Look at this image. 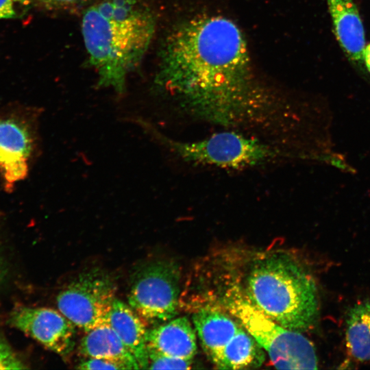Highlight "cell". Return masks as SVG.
Instances as JSON below:
<instances>
[{"mask_svg":"<svg viewBox=\"0 0 370 370\" xmlns=\"http://www.w3.org/2000/svg\"><path fill=\"white\" fill-rule=\"evenodd\" d=\"M157 84L195 120L226 127L270 125L280 108L256 79L238 27L221 16L180 25L162 51Z\"/></svg>","mask_w":370,"mask_h":370,"instance_id":"1","label":"cell"},{"mask_svg":"<svg viewBox=\"0 0 370 370\" xmlns=\"http://www.w3.org/2000/svg\"><path fill=\"white\" fill-rule=\"evenodd\" d=\"M155 25L152 14L137 0H102L85 11L82 34L99 86L124 92L128 74L151 43Z\"/></svg>","mask_w":370,"mask_h":370,"instance_id":"2","label":"cell"},{"mask_svg":"<svg viewBox=\"0 0 370 370\" xmlns=\"http://www.w3.org/2000/svg\"><path fill=\"white\" fill-rule=\"evenodd\" d=\"M248 299L283 327L302 332L318 317L315 283L291 257L272 254L256 261L247 279Z\"/></svg>","mask_w":370,"mask_h":370,"instance_id":"3","label":"cell"},{"mask_svg":"<svg viewBox=\"0 0 370 370\" xmlns=\"http://www.w3.org/2000/svg\"><path fill=\"white\" fill-rule=\"evenodd\" d=\"M153 134L183 161L193 165L239 170L256 167L282 156L278 149L233 130L193 141H177L154 130Z\"/></svg>","mask_w":370,"mask_h":370,"instance_id":"4","label":"cell"},{"mask_svg":"<svg viewBox=\"0 0 370 370\" xmlns=\"http://www.w3.org/2000/svg\"><path fill=\"white\" fill-rule=\"evenodd\" d=\"M227 304L231 314L267 352L276 369H317L314 347L300 332L278 324L240 295L232 297Z\"/></svg>","mask_w":370,"mask_h":370,"instance_id":"5","label":"cell"},{"mask_svg":"<svg viewBox=\"0 0 370 370\" xmlns=\"http://www.w3.org/2000/svg\"><path fill=\"white\" fill-rule=\"evenodd\" d=\"M180 282V273L173 262H146L131 275L128 304L145 323L169 321L177 313Z\"/></svg>","mask_w":370,"mask_h":370,"instance_id":"6","label":"cell"},{"mask_svg":"<svg viewBox=\"0 0 370 370\" xmlns=\"http://www.w3.org/2000/svg\"><path fill=\"white\" fill-rule=\"evenodd\" d=\"M116 292L112 278L94 267L79 273L59 293L57 306L76 327L88 332L109 322Z\"/></svg>","mask_w":370,"mask_h":370,"instance_id":"7","label":"cell"},{"mask_svg":"<svg viewBox=\"0 0 370 370\" xmlns=\"http://www.w3.org/2000/svg\"><path fill=\"white\" fill-rule=\"evenodd\" d=\"M36 147V132L25 113L0 112V175L11 190L24 180Z\"/></svg>","mask_w":370,"mask_h":370,"instance_id":"8","label":"cell"},{"mask_svg":"<svg viewBox=\"0 0 370 370\" xmlns=\"http://www.w3.org/2000/svg\"><path fill=\"white\" fill-rule=\"evenodd\" d=\"M12 326L47 349L65 357L75 344V325L60 310L45 307L21 306L10 314Z\"/></svg>","mask_w":370,"mask_h":370,"instance_id":"9","label":"cell"},{"mask_svg":"<svg viewBox=\"0 0 370 370\" xmlns=\"http://www.w3.org/2000/svg\"><path fill=\"white\" fill-rule=\"evenodd\" d=\"M147 345L162 354L188 360H193L197 352L195 330L186 317L147 330Z\"/></svg>","mask_w":370,"mask_h":370,"instance_id":"10","label":"cell"},{"mask_svg":"<svg viewBox=\"0 0 370 370\" xmlns=\"http://www.w3.org/2000/svg\"><path fill=\"white\" fill-rule=\"evenodd\" d=\"M109 323L136 358L140 369H148L147 329L145 321L130 305L116 297L110 312Z\"/></svg>","mask_w":370,"mask_h":370,"instance_id":"11","label":"cell"},{"mask_svg":"<svg viewBox=\"0 0 370 370\" xmlns=\"http://www.w3.org/2000/svg\"><path fill=\"white\" fill-rule=\"evenodd\" d=\"M193 321L206 355L216 367L224 347L241 327L229 316L211 309L195 312Z\"/></svg>","mask_w":370,"mask_h":370,"instance_id":"12","label":"cell"},{"mask_svg":"<svg viewBox=\"0 0 370 370\" xmlns=\"http://www.w3.org/2000/svg\"><path fill=\"white\" fill-rule=\"evenodd\" d=\"M336 38L353 61L363 59L365 34L362 23L352 0H327Z\"/></svg>","mask_w":370,"mask_h":370,"instance_id":"13","label":"cell"},{"mask_svg":"<svg viewBox=\"0 0 370 370\" xmlns=\"http://www.w3.org/2000/svg\"><path fill=\"white\" fill-rule=\"evenodd\" d=\"M79 352L87 358H103L119 362L127 369H140L136 358L123 345L109 322L86 332L80 341Z\"/></svg>","mask_w":370,"mask_h":370,"instance_id":"14","label":"cell"},{"mask_svg":"<svg viewBox=\"0 0 370 370\" xmlns=\"http://www.w3.org/2000/svg\"><path fill=\"white\" fill-rule=\"evenodd\" d=\"M264 354L261 346L242 328L224 347L216 365L220 369H254L261 366Z\"/></svg>","mask_w":370,"mask_h":370,"instance_id":"15","label":"cell"},{"mask_svg":"<svg viewBox=\"0 0 370 370\" xmlns=\"http://www.w3.org/2000/svg\"><path fill=\"white\" fill-rule=\"evenodd\" d=\"M346 344L354 358L370 360V301L356 304L349 311Z\"/></svg>","mask_w":370,"mask_h":370,"instance_id":"16","label":"cell"},{"mask_svg":"<svg viewBox=\"0 0 370 370\" xmlns=\"http://www.w3.org/2000/svg\"><path fill=\"white\" fill-rule=\"evenodd\" d=\"M147 350L149 369H188L193 363V360L169 356L151 348Z\"/></svg>","mask_w":370,"mask_h":370,"instance_id":"17","label":"cell"},{"mask_svg":"<svg viewBox=\"0 0 370 370\" xmlns=\"http://www.w3.org/2000/svg\"><path fill=\"white\" fill-rule=\"evenodd\" d=\"M27 369L7 341L0 336V369Z\"/></svg>","mask_w":370,"mask_h":370,"instance_id":"18","label":"cell"},{"mask_svg":"<svg viewBox=\"0 0 370 370\" xmlns=\"http://www.w3.org/2000/svg\"><path fill=\"white\" fill-rule=\"evenodd\" d=\"M79 369H127L125 366L119 362L103 358H88L76 367Z\"/></svg>","mask_w":370,"mask_h":370,"instance_id":"19","label":"cell"},{"mask_svg":"<svg viewBox=\"0 0 370 370\" xmlns=\"http://www.w3.org/2000/svg\"><path fill=\"white\" fill-rule=\"evenodd\" d=\"M31 0H0V19L12 18L16 14L18 4H27Z\"/></svg>","mask_w":370,"mask_h":370,"instance_id":"20","label":"cell"},{"mask_svg":"<svg viewBox=\"0 0 370 370\" xmlns=\"http://www.w3.org/2000/svg\"><path fill=\"white\" fill-rule=\"evenodd\" d=\"M45 5L52 8H64L75 5L82 0H39Z\"/></svg>","mask_w":370,"mask_h":370,"instance_id":"21","label":"cell"},{"mask_svg":"<svg viewBox=\"0 0 370 370\" xmlns=\"http://www.w3.org/2000/svg\"><path fill=\"white\" fill-rule=\"evenodd\" d=\"M363 59L368 71L370 72V43L364 48Z\"/></svg>","mask_w":370,"mask_h":370,"instance_id":"22","label":"cell"}]
</instances>
